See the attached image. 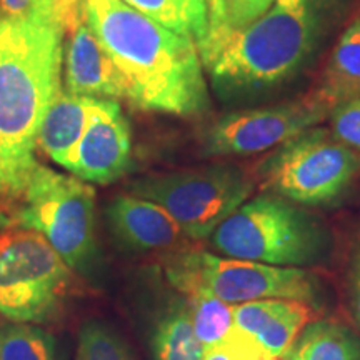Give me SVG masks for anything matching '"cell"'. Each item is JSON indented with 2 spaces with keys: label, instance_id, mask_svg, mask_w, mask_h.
<instances>
[{
  "label": "cell",
  "instance_id": "1",
  "mask_svg": "<svg viewBox=\"0 0 360 360\" xmlns=\"http://www.w3.org/2000/svg\"><path fill=\"white\" fill-rule=\"evenodd\" d=\"M84 19L109 53L135 109L193 115L209 105L204 65L192 37L122 0H84Z\"/></svg>",
  "mask_w": 360,
  "mask_h": 360
},
{
  "label": "cell",
  "instance_id": "2",
  "mask_svg": "<svg viewBox=\"0 0 360 360\" xmlns=\"http://www.w3.org/2000/svg\"><path fill=\"white\" fill-rule=\"evenodd\" d=\"M319 27L321 0H274L249 24L210 27L197 49L204 70L220 87H269L302 65Z\"/></svg>",
  "mask_w": 360,
  "mask_h": 360
},
{
  "label": "cell",
  "instance_id": "3",
  "mask_svg": "<svg viewBox=\"0 0 360 360\" xmlns=\"http://www.w3.org/2000/svg\"><path fill=\"white\" fill-rule=\"evenodd\" d=\"M65 30L53 17L0 19V154L30 155L62 92Z\"/></svg>",
  "mask_w": 360,
  "mask_h": 360
},
{
  "label": "cell",
  "instance_id": "4",
  "mask_svg": "<svg viewBox=\"0 0 360 360\" xmlns=\"http://www.w3.org/2000/svg\"><path fill=\"white\" fill-rule=\"evenodd\" d=\"M2 229L42 236L72 270L92 277L98 270L96 191L72 174L35 165L20 199L0 220Z\"/></svg>",
  "mask_w": 360,
  "mask_h": 360
},
{
  "label": "cell",
  "instance_id": "5",
  "mask_svg": "<svg viewBox=\"0 0 360 360\" xmlns=\"http://www.w3.org/2000/svg\"><path fill=\"white\" fill-rule=\"evenodd\" d=\"M209 240L224 257L295 269L319 262L327 244L312 217L276 193L244 202Z\"/></svg>",
  "mask_w": 360,
  "mask_h": 360
},
{
  "label": "cell",
  "instance_id": "6",
  "mask_svg": "<svg viewBox=\"0 0 360 360\" xmlns=\"http://www.w3.org/2000/svg\"><path fill=\"white\" fill-rule=\"evenodd\" d=\"M127 191L164 207L187 238L204 240L250 199L254 179L237 165L217 164L147 175L130 182Z\"/></svg>",
  "mask_w": 360,
  "mask_h": 360
},
{
  "label": "cell",
  "instance_id": "7",
  "mask_svg": "<svg viewBox=\"0 0 360 360\" xmlns=\"http://www.w3.org/2000/svg\"><path fill=\"white\" fill-rule=\"evenodd\" d=\"M169 282L180 294L205 290L224 302L238 305L264 299L314 302L319 297L317 277L305 269L276 267L187 250L167 264Z\"/></svg>",
  "mask_w": 360,
  "mask_h": 360
},
{
  "label": "cell",
  "instance_id": "8",
  "mask_svg": "<svg viewBox=\"0 0 360 360\" xmlns=\"http://www.w3.org/2000/svg\"><path fill=\"white\" fill-rule=\"evenodd\" d=\"M360 169V155L330 130L312 127L262 162V186L300 205H322L345 192Z\"/></svg>",
  "mask_w": 360,
  "mask_h": 360
},
{
  "label": "cell",
  "instance_id": "9",
  "mask_svg": "<svg viewBox=\"0 0 360 360\" xmlns=\"http://www.w3.org/2000/svg\"><path fill=\"white\" fill-rule=\"evenodd\" d=\"M72 283V269L40 233L0 231V315L39 323L52 319Z\"/></svg>",
  "mask_w": 360,
  "mask_h": 360
},
{
  "label": "cell",
  "instance_id": "10",
  "mask_svg": "<svg viewBox=\"0 0 360 360\" xmlns=\"http://www.w3.org/2000/svg\"><path fill=\"white\" fill-rule=\"evenodd\" d=\"M328 115L310 97L262 109L237 110L220 117L205 135L207 155H252L281 147Z\"/></svg>",
  "mask_w": 360,
  "mask_h": 360
},
{
  "label": "cell",
  "instance_id": "11",
  "mask_svg": "<svg viewBox=\"0 0 360 360\" xmlns=\"http://www.w3.org/2000/svg\"><path fill=\"white\" fill-rule=\"evenodd\" d=\"M130 125L117 101H101L92 109L67 170L89 184H112L130 167Z\"/></svg>",
  "mask_w": 360,
  "mask_h": 360
},
{
  "label": "cell",
  "instance_id": "12",
  "mask_svg": "<svg viewBox=\"0 0 360 360\" xmlns=\"http://www.w3.org/2000/svg\"><path fill=\"white\" fill-rule=\"evenodd\" d=\"M65 34L64 79L67 92L101 101H125L119 72L85 22L84 12L65 27Z\"/></svg>",
  "mask_w": 360,
  "mask_h": 360
},
{
  "label": "cell",
  "instance_id": "13",
  "mask_svg": "<svg viewBox=\"0 0 360 360\" xmlns=\"http://www.w3.org/2000/svg\"><path fill=\"white\" fill-rule=\"evenodd\" d=\"M105 217L117 244L132 252L170 250L187 238L164 207L134 193L114 197Z\"/></svg>",
  "mask_w": 360,
  "mask_h": 360
},
{
  "label": "cell",
  "instance_id": "14",
  "mask_svg": "<svg viewBox=\"0 0 360 360\" xmlns=\"http://www.w3.org/2000/svg\"><path fill=\"white\" fill-rule=\"evenodd\" d=\"M310 307L300 300L264 299L233 305V322L274 357L282 359L309 326Z\"/></svg>",
  "mask_w": 360,
  "mask_h": 360
},
{
  "label": "cell",
  "instance_id": "15",
  "mask_svg": "<svg viewBox=\"0 0 360 360\" xmlns=\"http://www.w3.org/2000/svg\"><path fill=\"white\" fill-rule=\"evenodd\" d=\"M97 101L62 90L40 124L35 146L57 165L67 169Z\"/></svg>",
  "mask_w": 360,
  "mask_h": 360
},
{
  "label": "cell",
  "instance_id": "16",
  "mask_svg": "<svg viewBox=\"0 0 360 360\" xmlns=\"http://www.w3.org/2000/svg\"><path fill=\"white\" fill-rule=\"evenodd\" d=\"M309 97L328 114L342 103L360 98V20L340 35L321 85Z\"/></svg>",
  "mask_w": 360,
  "mask_h": 360
},
{
  "label": "cell",
  "instance_id": "17",
  "mask_svg": "<svg viewBox=\"0 0 360 360\" xmlns=\"http://www.w3.org/2000/svg\"><path fill=\"white\" fill-rule=\"evenodd\" d=\"M154 360H204V345L197 339L187 302H172L157 319L152 330Z\"/></svg>",
  "mask_w": 360,
  "mask_h": 360
},
{
  "label": "cell",
  "instance_id": "18",
  "mask_svg": "<svg viewBox=\"0 0 360 360\" xmlns=\"http://www.w3.org/2000/svg\"><path fill=\"white\" fill-rule=\"evenodd\" d=\"M294 347L300 360H360V337L335 321L310 323Z\"/></svg>",
  "mask_w": 360,
  "mask_h": 360
},
{
  "label": "cell",
  "instance_id": "19",
  "mask_svg": "<svg viewBox=\"0 0 360 360\" xmlns=\"http://www.w3.org/2000/svg\"><path fill=\"white\" fill-rule=\"evenodd\" d=\"M186 297L193 330L204 349L220 344L232 334L236 328L233 305L205 290H192Z\"/></svg>",
  "mask_w": 360,
  "mask_h": 360
},
{
  "label": "cell",
  "instance_id": "20",
  "mask_svg": "<svg viewBox=\"0 0 360 360\" xmlns=\"http://www.w3.org/2000/svg\"><path fill=\"white\" fill-rule=\"evenodd\" d=\"M57 340L27 322H0V360H56Z\"/></svg>",
  "mask_w": 360,
  "mask_h": 360
},
{
  "label": "cell",
  "instance_id": "21",
  "mask_svg": "<svg viewBox=\"0 0 360 360\" xmlns=\"http://www.w3.org/2000/svg\"><path fill=\"white\" fill-rule=\"evenodd\" d=\"M75 360H134L129 345L110 327L101 321H89L80 327Z\"/></svg>",
  "mask_w": 360,
  "mask_h": 360
},
{
  "label": "cell",
  "instance_id": "22",
  "mask_svg": "<svg viewBox=\"0 0 360 360\" xmlns=\"http://www.w3.org/2000/svg\"><path fill=\"white\" fill-rule=\"evenodd\" d=\"M204 360H281L269 354L254 337L240 328L233 332L220 344L204 349Z\"/></svg>",
  "mask_w": 360,
  "mask_h": 360
},
{
  "label": "cell",
  "instance_id": "23",
  "mask_svg": "<svg viewBox=\"0 0 360 360\" xmlns=\"http://www.w3.org/2000/svg\"><path fill=\"white\" fill-rule=\"evenodd\" d=\"M332 134L345 146L360 152V98L342 103L330 112Z\"/></svg>",
  "mask_w": 360,
  "mask_h": 360
},
{
  "label": "cell",
  "instance_id": "24",
  "mask_svg": "<svg viewBox=\"0 0 360 360\" xmlns=\"http://www.w3.org/2000/svg\"><path fill=\"white\" fill-rule=\"evenodd\" d=\"M122 2L127 4L129 7L135 8V11L146 13L147 17L157 20L159 24L174 30V32L186 35V37H192L186 22L180 17L177 7L174 6L172 0H122Z\"/></svg>",
  "mask_w": 360,
  "mask_h": 360
},
{
  "label": "cell",
  "instance_id": "25",
  "mask_svg": "<svg viewBox=\"0 0 360 360\" xmlns=\"http://www.w3.org/2000/svg\"><path fill=\"white\" fill-rule=\"evenodd\" d=\"M174 6L186 22L188 32L199 44L209 32V6L207 0H172Z\"/></svg>",
  "mask_w": 360,
  "mask_h": 360
},
{
  "label": "cell",
  "instance_id": "26",
  "mask_svg": "<svg viewBox=\"0 0 360 360\" xmlns=\"http://www.w3.org/2000/svg\"><path fill=\"white\" fill-rule=\"evenodd\" d=\"M274 0H227L229 20L231 25H244L267 11Z\"/></svg>",
  "mask_w": 360,
  "mask_h": 360
},
{
  "label": "cell",
  "instance_id": "27",
  "mask_svg": "<svg viewBox=\"0 0 360 360\" xmlns=\"http://www.w3.org/2000/svg\"><path fill=\"white\" fill-rule=\"evenodd\" d=\"M34 13V0H0V19H25Z\"/></svg>",
  "mask_w": 360,
  "mask_h": 360
},
{
  "label": "cell",
  "instance_id": "28",
  "mask_svg": "<svg viewBox=\"0 0 360 360\" xmlns=\"http://www.w3.org/2000/svg\"><path fill=\"white\" fill-rule=\"evenodd\" d=\"M350 299H352L354 317L360 327V250L355 257L352 270V283H350Z\"/></svg>",
  "mask_w": 360,
  "mask_h": 360
},
{
  "label": "cell",
  "instance_id": "29",
  "mask_svg": "<svg viewBox=\"0 0 360 360\" xmlns=\"http://www.w3.org/2000/svg\"><path fill=\"white\" fill-rule=\"evenodd\" d=\"M209 6V29L222 25L229 20L227 0H207Z\"/></svg>",
  "mask_w": 360,
  "mask_h": 360
},
{
  "label": "cell",
  "instance_id": "30",
  "mask_svg": "<svg viewBox=\"0 0 360 360\" xmlns=\"http://www.w3.org/2000/svg\"><path fill=\"white\" fill-rule=\"evenodd\" d=\"M281 360H300V359H299V355H297L295 347H292V349L289 350V352L283 355V357H282Z\"/></svg>",
  "mask_w": 360,
  "mask_h": 360
},
{
  "label": "cell",
  "instance_id": "31",
  "mask_svg": "<svg viewBox=\"0 0 360 360\" xmlns=\"http://www.w3.org/2000/svg\"><path fill=\"white\" fill-rule=\"evenodd\" d=\"M56 360H69V355H67V352H60Z\"/></svg>",
  "mask_w": 360,
  "mask_h": 360
}]
</instances>
